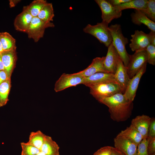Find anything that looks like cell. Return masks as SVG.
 Masks as SVG:
<instances>
[{"label":"cell","mask_w":155,"mask_h":155,"mask_svg":"<svg viewBox=\"0 0 155 155\" xmlns=\"http://www.w3.org/2000/svg\"><path fill=\"white\" fill-rule=\"evenodd\" d=\"M98 101L108 108L111 118L114 121H124L131 115L133 102L127 100L121 92L102 98Z\"/></svg>","instance_id":"obj_1"},{"label":"cell","mask_w":155,"mask_h":155,"mask_svg":"<svg viewBox=\"0 0 155 155\" xmlns=\"http://www.w3.org/2000/svg\"><path fill=\"white\" fill-rule=\"evenodd\" d=\"M109 29L113 38L112 44L117 51L124 65L127 67L130 55L127 53L125 48L128 40L123 35L120 24L111 25L109 27Z\"/></svg>","instance_id":"obj_2"},{"label":"cell","mask_w":155,"mask_h":155,"mask_svg":"<svg viewBox=\"0 0 155 155\" xmlns=\"http://www.w3.org/2000/svg\"><path fill=\"white\" fill-rule=\"evenodd\" d=\"M83 31L95 37L106 47L112 43L113 38L108 24L105 22L102 21L94 25L88 24L83 28Z\"/></svg>","instance_id":"obj_3"},{"label":"cell","mask_w":155,"mask_h":155,"mask_svg":"<svg viewBox=\"0 0 155 155\" xmlns=\"http://www.w3.org/2000/svg\"><path fill=\"white\" fill-rule=\"evenodd\" d=\"M90 94L97 100L102 98L108 97L122 90L118 84L115 82L103 83L88 86Z\"/></svg>","instance_id":"obj_4"},{"label":"cell","mask_w":155,"mask_h":155,"mask_svg":"<svg viewBox=\"0 0 155 155\" xmlns=\"http://www.w3.org/2000/svg\"><path fill=\"white\" fill-rule=\"evenodd\" d=\"M148 57L146 50L135 51L132 55H130L129 63L127 67V73L130 78H132L147 64Z\"/></svg>","instance_id":"obj_5"},{"label":"cell","mask_w":155,"mask_h":155,"mask_svg":"<svg viewBox=\"0 0 155 155\" xmlns=\"http://www.w3.org/2000/svg\"><path fill=\"white\" fill-rule=\"evenodd\" d=\"M54 24L51 22H44L37 17H33L26 33L28 37L32 39L35 42H37L44 36L46 28L54 27Z\"/></svg>","instance_id":"obj_6"},{"label":"cell","mask_w":155,"mask_h":155,"mask_svg":"<svg viewBox=\"0 0 155 155\" xmlns=\"http://www.w3.org/2000/svg\"><path fill=\"white\" fill-rule=\"evenodd\" d=\"M102 12V22L108 24L114 19L120 18L122 11L110 3L108 0H95Z\"/></svg>","instance_id":"obj_7"},{"label":"cell","mask_w":155,"mask_h":155,"mask_svg":"<svg viewBox=\"0 0 155 155\" xmlns=\"http://www.w3.org/2000/svg\"><path fill=\"white\" fill-rule=\"evenodd\" d=\"M84 78L78 72L72 74L63 73L55 82L54 90L58 92L70 87L82 84Z\"/></svg>","instance_id":"obj_8"},{"label":"cell","mask_w":155,"mask_h":155,"mask_svg":"<svg viewBox=\"0 0 155 155\" xmlns=\"http://www.w3.org/2000/svg\"><path fill=\"white\" fill-rule=\"evenodd\" d=\"M114 141V147L125 155H137L138 146L129 139L119 134Z\"/></svg>","instance_id":"obj_9"},{"label":"cell","mask_w":155,"mask_h":155,"mask_svg":"<svg viewBox=\"0 0 155 155\" xmlns=\"http://www.w3.org/2000/svg\"><path fill=\"white\" fill-rule=\"evenodd\" d=\"M147 64H145L135 75L130 78L128 83L123 94L129 101L133 102L134 100L141 78L146 71Z\"/></svg>","instance_id":"obj_10"},{"label":"cell","mask_w":155,"mask_h":155,"mask_svg":"<svg viewBox=\"0 0 155 155\" xmlns=\"http://www.w3.org/2000/svg\"><path fill=\"white\" fill-rule=\"evenodd\" d=\"M129 47L133 51L145 50L150 44L149 35L142 31L136 30L131 35Z\"/></svg>","instance_id":"obj_11"},{"label":"cell","mask_w":155,"mask_h":155,"mask_svg":"<svg viewBox=\"0 0 155 155\" xmlns=\"http://www.w3.org/2000/svg\"><path fill=\"white\" fill-rule=\"evenodd\" d=\"M0 53L5 71L7 73L8 78L11 79L17 60L16 49L3 51Z\"/></svg>","instance_id":"obj_12"},{"label":"cell","mask_w":155,"mask_h":155,"mask_svg":"<svg viewBox=\"0 0 155 155\" xmlns=\"http://www.w3.org/2000/svg\"><path fill=\"white\" fill-rule=\"evenodd\" d=\"M108 48L107 52L104 62V66L108 73L114 74L120 57L112 43Z\"/></svg>","instance_id":"obj_13"},{"label":"cell","mask_w":155,"mask_h":155,"mask_svg":"<svg viewBox=\"0 0 155 155\" xmlns=\"http://www.w3.org/2000/svg\"><path fill=\"white\" fill-rule=\"evenodd\" d=\"M110 82L117 83L115 78L114 74L99 72L87 77L84 78L82 84L88 87L91 85Z\"/></svg>","instance_id":"obj_14"},{"label":"cell","mask_w":155,"mask_h":155,"mask_svg":"<svg viewBox=\"0 0 155 155\" xmlns=\"http://www.w3.org/2000/svg\"><path fill=\"white\" fill-rule=\"evenodd\" d=\"M105 58V57H102L94 58L86 68L78 73L83 78L87 77L99 72L109 73L105 70L104 66Z\"/></svg>","instance_id":"obj_15"},{"label":"cell","mask_w":155,"mask_h":155,"mask_svg":"<svg viewBox=\"0 0 155 155\" xmlns=\"http://www.w3.org/2000/svg\"><path fill=\"white\" fill-rule=\"evenodd\" d=\"M114 75L116 82L121 88L123 94L130 78L127 73V68L124 65L120 57Z\"/></svg>","instance_id":"obj_16"},{"label":"cell","mask_w":155,"mask_h":155,"mask_svg":"<svg viewBox=\"0 0 155 155\" xmlns=\"http://www.w3.org/2000/svg\"><path fill=\"white\" fill-rule=\"evenodd\" d=\"M151 118L148 116L142 115L137 116L131 121V125L141 134L143 139H147L148 137Z\"/></svg>","instance_id":"obj_17"},{"label":"cell","mask_w":155,"mask_h":155,"mask_svg":"<svg viewBox=\"0 0 155 155\" xmlns=\"http://www.w3.org/2000/svg\"><path fill=\"white\" fill-rule=\"evenodd\" d=\"M33 17L26 10L22 11L16 17L14 22L15 30L26 33Z\"/></svg>","instance_id":"obj_18"},{"label":"cell","mask_w":155,"mask_h":155,"mask_svg":"<svg viewBox=\"0 0 155 155\" xmlns=\"http://www.w3.org/2000/svg\"><path fill=\"white\" fill-rule=\"evenodd\" d=\"M134 12L131 14L132 22L140 26L143 24L146 26L151 31L155 32V22L149 19L140 10L135 9Z\"/></svg>","instance_id":"obj_19"},{"label":"cell","mask_w":155,"mask_h":155,"mask_svg":"<svg viewBox=\"0 0 155 155\" xmlns=\"http://www.w3.org/2000/svg\"><path fill=\"white\" fill-rule=\"evenodd\" d=\"M59 147L50 136L46 135L40 151L46 155H60Z\"/></svg>","instance_id":"obj_20"},{"label":"cell","mask_w":155,"mask_h":155,"mask_svg":"<svg viewBox=\"0 0 155 155\" xmlns=\"http://www.w3.org/2000/svg\"><path fill=\"white\" fill-rule=\"evenodd\" d=\"M119 134L129 139L137 146L143 139L141 134L131 125Z\"/></svg>","instance_id":"obj_21"},{"label":"cell","mask_w":155,"mask_h":155,"mask_svg":"<svg viewBox=\"0 0 155 155\" xmlns=\"http://www.w3.org/2000/svg\"><path fill=\"white\" fill-rule=\"evenodd\" d=\"M0 40L3 51L16 49V39L9 33L0 32Z\"/></svg>","instance_id":"obj_22"},{"label":"cell","mask_w":155,"mask_h":155,"mask_svg":"<svg viewBox=\"0 0 155 155\" xmlns=\"http://www.w3.org/2000/svg\"><path fill=\"white\" fill-rule=\"evenodd\" d=\"M54 16L52 4L47 3L42 9L37 17L43 22L48 23L53 21Z\"/></svg>","instance_id":"obj_23"},{"label":"cell","mask_w":155,"mask_h":155,"mask_svg":"<svg viewBox=\"0 0 155 155\" xmlns=\"http://www.w3.org/2000/svg\"><path fill=\"white\" fill-rule=\"evenodd\" d=\"M148 0H130L127 2L116 6L121 11L128 9L142 10L145 8Z\"/></svg>","instance_id":"obj_24"},{"label":"cell","mask_w":155,"mask_h":155,"mask_svg":"<svg viewBox=\"0 0 155 155\" xmlns=\"http://www.w3.org/2000/svg\"><path fill=\"white\" fill-rule=\"evenodd\" d=\"M11 87V79H8L0 84V107L6 104Z\"/></svg>","instance_id":"obj_25"},{"label":"cell","mask_w":155,"mask_h":155,"mask_svg":"<svg viewBox=\"0 0 155 155\" xmlns=\"http://www.w3.org/2000/svg\"><path fill=\"white\" fill-rule=\"evenodd\" d=\"M47 3L45 0H35L29 5L24 6L23 9L26 10L33 17H36Z\"/></svg>","instance_id":"obj_26"},{"label":"cell","mask_w":155,"mask_h":155,"mask_svg":"<svg viewBox=\"0 0 155 155\" xmlns=\"http://www.w3.org/2000/svg\"><path fill=\"white\" fill-rule=\"evenodd\" d=\"M46 135L40 130L30 133L28 142L40 150L44 141Z\"/></svg>","instance_id":"obj_27"},{"label":"cell","mask_w":155,"mask_h":155,"mask_svg":"<svg viewBox=\"0 0 155 155\" xmlns=\"http://www.w3.org/2000/svg\"><path fill=\"white\" fill-rule=\"evenodd\" d=\"M140 10L150 20L155 22V0H148L146 7Z\"/></svg>","instance_id":"obj_28"},{"label":"cell","mask_w":155,"mask_h":155,"mask_svg":"<svg viewBox=\"0 0 155 155\" xmlns=\"http://www.w3.org/2000/svg\"><path fill=\"white\" fill-rule=\"evenodd\" d=\"M20 145L22 148L21 155H36L40 151L28 142H21Z\"/></svg>","instance_id":"obj_29"},{"label":"cell","mask_w":155,"mask_h":155,"mask_svg":"<svg viewBox=\"0 0 155 155\" xmlns=\"http://www.w3.org/2000/svg\"><path fill=\"white\" fill-rule=\"evenodd\" d=\"M145 50L147 55V63L154 65H155V46L150 44Z\"/></svg>","instance_id":"obj_30"},{"label":"cell","mask_w":155,"mask_h":155,"mask_svg":"<svg viewBox=\"0 0 155 155\" xmlns=\"http://www.w3.org/2000/svg\"><path fill=\"white\" fill-rule=\"evenodd\" d=\"M148 141L147 139H143L138 145L137 155H148Z\"/></svg>","instance_id":"obj_31"},{"label":"cell","mask_w":155,"mask_h":155,"mask_svg":"<svg viewBox=\"0 0 155 155\" xmlns=\"http://www.w3.org/2000/svg\"><path fill=\"white\" fill-rule=\"evenodd\" d=\"M147 139L148 141V153L150 155L155 153V137H148Z\"/></svg>","instance_id":"obj_32"},{"label":"cell","mask_w":155,"mask_h":155,"mask_svg":"<svg viewBox=\"0 0 155 155\" xmlns=\"http://www.w3.org/2000/svg\"><path fill=\"white\" fill-rule=\"evenodd\" d=\"M112 147L105 146L102 147L96 152L93 155H110Z\"/></svg>","instance_id":"obj_33"},{"label":"cell","mask_w":155,"mask_h":155,"mask_svg":"<svg viewBox=\"0 0 155 155\" xmlns=\"http://www.w3.org/2000/svg\"><path fill=\"white\" fill-rule=\"evenodd\" d=\"M155 137V119L153 117L151 118L148 128V137Z\"/></svg>","instance_id":"obj_34"},{"label":"cell","mask_w":155,"mask_h":155,"mask_svg":"<svg viewBox=\"0 0 155 155\" xmlns=\"http://www.w3.org/2000/svg\"><path fill=\"white\" fill-rule=\"evenodd\" d=\"M109 2L115 6H117L127 2L130 0H108Z\"/></svg>","instance_id":"obj_35"},{"label":"cell","mask_w":155,"mask_h":155,"mask_svg":"<svg viewBox=\"0 0 155 155\" xmlns=\"http://www.w3.org/2000/svg\"><path fill=\"white\" fill-rule=\"evenodd\" d=\"M7 75L4 70H0V84L5 81L8 79Z\"/></svg>","instance_id":"obj_36"},{"label":"cell","mask_w":155,"mask_h":155,"mask_svg":"<svg viewBox=\"0 0 155 155\" xmlns=\"http://www.w3.org/2000/svg\"><path fill=\"white\" fill-rule=\"evenodd\" d=\"M150 41V44L155 46V32L151 31L148 33Z\"/></svg>","instance_id":"obj_37"},{"label":"cell","mask_w":155,"mask_h":155,"mask_svg":"<svg viewBox=\"0 0 155 155\" xmlns=\"http://www.w3.org/2000/svg\"><path fill=\"white\" fill-rule=\"evenodd\" d=\"M110 155H125L123 153L116 149L115 147H112V150Z\"/></svg>","instance_id":"obj_38"},{"label":"cell","mask_w":155,"mask_h":155,"mask_svg":"<svg viewBox=\"0 0 155 155\" xmlns=\"http://www.w3.org/2000/svg\"><path fill=\"white\" fill-rule=\"evenodd\" d=\"M9 1V5L10 7H12L15 6L20 1L19 0H11Z\"/></svg>","instance_id":"obj_39"},{"label":"cell","mask_w":155,"mask_h":155,"mask_svg":"<svg viewBox=\"0 0 155 155\" xmlns=\"http://www.w3.org/2000/svg\"><path fill=\"white\" fill-rule=\"evenodd\" d=\"M0 70H5L4 67L2 60L1 53H0Z\"/></svg>","instance_id":"obj_40"},{"label":"cell","mask_w":155,"mask_h":155,"mask_svg":"<svg viewBox=\"0 0 155 155\" xmlns=\"http://www.w3.org/2000/svg\"><path fill=\"white\" fill-rule=\"evenodd\" d=\"M3 51L2 44L0 40V53H1Z\"/></svg>","instance_id":"obj_41"},{"label":"cell","mask_w":155,"mask_h":155,"mask_svg":"<svg viewBox=\"0 0 155 155\" xmlns=\"http://www.w3.org/2000/svg\"><path fill=\"white\" fill-rule=\"evenodd\" d=\"M36 155H46L44 153H42L40 151L38 154Z\"/></svg>","instance_id":"obj_42"},{"label":"cell","mask_w":155,"mask_h":155,"mask_svg":"<svg viewBox=\"0 0 155 155\" xmlns=\"http://www.w3.org/2000/svg\"><path fill=\"white\" fill-rule=\"evenodd\" d=\"M150 155H155V153H154Z\"/></svg>","instance_id":"obj_43"}]
</instances>
